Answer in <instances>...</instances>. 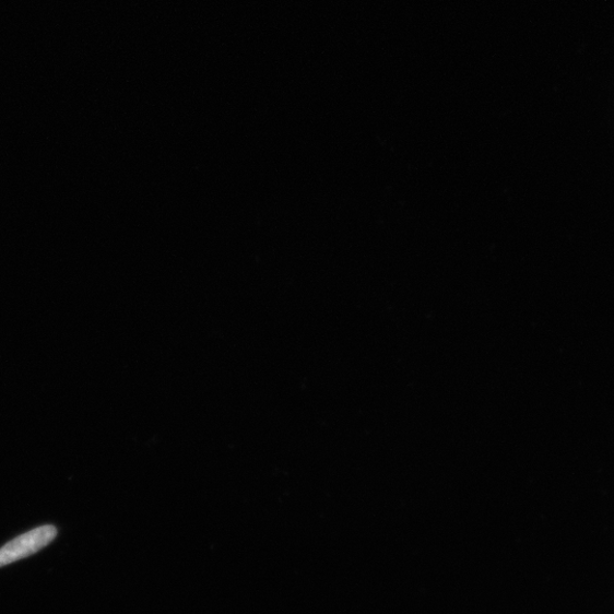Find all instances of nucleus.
Wrapping results in <instances>:
<instances>
[{
  "label": "nucleus",
  "mask_w": 614,
  "mask_h": 614,
  "mask_svg": "<svg viewBox=\"0 0 614 614\" xmlns=\"http://www.w3.org/2000/svg\"><path fill=\"white\" fill-rule=\"evenodd\" d=\"M58 536L54 526H43L27 532L0 548V568L25 559L49 545Z\"/></svg>",
  "instance_id": "nucleus-1"
}]
</instances>
